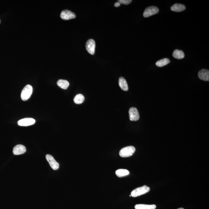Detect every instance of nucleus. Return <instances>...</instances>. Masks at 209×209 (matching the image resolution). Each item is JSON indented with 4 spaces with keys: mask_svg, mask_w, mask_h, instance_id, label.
Listing matches in <instances>:
<instances>
[{
    "mask_svg": "<svg viewBox=\"0 0 209 209\" xmlns=\"http://www.w3.org/2000/svg\"><path fill=\"white\" fill-rule=\"evenodd\" d=\"M136 149L133 146H128L122 149L119 151V155L123 158L130 157L135 152Z\"/></svg>",
    "mask_w": 209,
    "mask_h": 209,
    "instance_id": "nucleus-1",
    "label": "nucleus"
},
{
    "mask_svg": "<svg viewBox=\"0 0 209 209\" xmlns=\"http://www.w3.org/2000/svg\"><path fill=\"white\" fill-rule=\"evenodd\" d=\"M149 191L150 188L144 185L143 186L134 189L131 192V195L133 197H137L148 193Z\"/></svg>",
    "mask_w": 209,
    "mask_h": 209,
    "instance_id": "nucleus-2",
    "label": "nucleus"
},
{
    "mask_svg": "<svg viewBox=\"0 0 209 209\" xmlns=\"http://www.w3.org/2000/svg\"><path fill=\"white\" fill-rule=\"evenodd\" d=\"M33 87L29 85H26L23 89L21 93V98L23 101H26L30 97L33 93Z\"/></svg>",
    "mask_w": 209,
    "mask_h": 209,
    "instance_id": "nucleus-3",
    "label": "nucleus"
},
{
    "mask_svg": "<svg viewBox=\"0 0 209 209\" xmlns=\"http://www.w3.org/2000/svg\"><path fill=\"white\" fill-rule=\"evenodd\" d=\"M159 9L157 7L152 6L146 8L144 13V18H148L154 15L157 14L159 12Z\"/></svg>",
    "mask_w": 209,
    "mask_h": 209,
    "instance_id": "nucleus-4",
    "label": "nucleus"
},
{
    "mask_svg": "<svg viewBox=\"0 0 209 209\" xmlns=\"http://www.w3.org/2000/svg\"><path fill=\"white\" fill-rule=\"evenodd\" d=\"M95 47L96 45L94 40L90 39L87 41L86 44V48L89 53L91 55H94L95 52Z\"/></svg>",
    "mask_w": 209,
    "mask_h": 209,
    "instance_id": "nucleus-5",
    "label": "nucleus"
},
{
    "mask_svg": "<svg viewBox=\"0 0 209 209\" xmlns=\"http://www.w3.org/2000/svg\"><path fill=\"white\" fill-rule=\"evenodd\" d=\"M76 17V16L75 13L68 10H65L62 11L60 14L61 18L65 20H68L70 19H75Z\"/></svg>",
    "mask_w": 209,
    "mask_h": 209,
    "instance_id": "nucleus-6",
    "label": "nucleus"
},
{
    "mask_svg": "<svg viewBox=\"0 0 209 209\" xmlns=\"http://www.w3.org/2000/svg\"><path fill=\"white\" fill-rule=\"evenodd\" d=\"M129 118L131 121H137L139 118V114L136 108L131 107L129 110Z\"/></svg>",
    "mask_w": 209,
    "mask_h": 209,
    "instance_id": "nucleus-7",
    "label": "nucleus"
},
{
    "mask_svg": "<svg viewBox=\"0 0 209 209\" xmlns=\"http://www.w3.org/2000/svg\"><path fill=\"white\" fill-rule=\"evenodd\" d=\"M35 123V120L32 118H23L18 121V125L21 126H28L34 124Z\"/></svg>",
    "mask_w": 209,
    "mask_h": 209,
    "instance_id": "nucleus-8",
    "label": "nucleus"
},
{
    "mask_svg": "<svg viewBox=\"0 0 209 209\" xmlns=\"http://www.w3.org/2000/svg\"><path fill=\"white\" fill-rule=\"evenodd\" d=\"M46 158L48 162L50 164V167L53 170H57V169H59V165L58 163L55 160L52 155L49 154H47L46 156Z\"/></svg>",
    "mask_w": 209,
    "mask_h": 209,
    "instance_id": "nucleus-9",
    "label": "nucleus"
},
{
    "mask_svg": "<svg viewBox=\"0 0 209 209\" xmlns=\"http://www.w3.org/2000/svg\"><path fill=\"white\" fill-rule=\"evenodd\" d=\"M26 148L22 144H18L13 148V153L15 155H20L26 152Z\"/></svg>",
    "mask_w": 209,
    "mask_h": 209,
    "instance_id": "nucleus-10",
    "label": "nucleus"
},
{
    "mask_svg": "<svg viewBox=\"0 0 209 209\" xmlns=\"http://www.w3.org/2000/svg\"><path fill=\"white\" fill-rule=\"evenodd\" d=\"M198 76L199 78L205 81H209V71L206 69H203L199 72Z\"/></svg>",
    "mask_w": 209,
    "mask_h": 209,
    "instance_id": "nucleus-11",
    "label": "nucleus"
},
{
    "mask_svg": "<svg viewBox=\"0 0 209 209\" xmlns=\"http://www.w3.org/2000/svg\"><path fill=\"white\" fill-rule=\"evenodd\" d=\"M118 84L122 90L124 91H128L129 88H128L127 82L124 78L122 77H120L118 80Z\"/></svg>",
    "mask_w": 209,
    "mask_h": 209,
    "instance_id": "nucleus-12",
    "label": "nucleus"
},
{
    "mask_svg": "<svg viewBox=\"0 0 209 209\" xmlns=\"http://www.w3.org/2000/svg\"><path fill=\"white\" fill-rule=\"evenodd\" d=\"M185 6L183 4H175L171 7V10L175 12H180L185 10Z\"/></svg>",
    "mask_w": 209,
    "mask_h": 209,
    "instance_id": "nucleus-13",
    "label": "nucleus"
},
{
    "mask_svg": "<svg viewBox=\"0 0 209 209\" xmlns=\"http://www.w3.org/2000/svg\"><path fill=\"white\" fill-rule=\"evenodd\" d=\"M130 172L126 169H119L116 171V174L118 177H123L129 175Z\"/></svg>",
    "mask_w": 209,
    "mask_h": 209,
    "instance_id": "nucleus-14",
    "label": "nucleus"
},
{
    "mask_svg": "<svg viewBox=\"0 0 209 209\" xmlns=\"http://www.w3.org/2000/svg\"><path fill=\"white\" fill-rule=\"evenodd\" d=\"M156 206L155 205H147L144 204H138L135 206V209H155Z\"/></svg>",
    "mask_w": 209,
    "mask_h": 209,
    "instance_id": "nucleus-15",
    "label": "nucleus"
},
{
    "mask_svg": "<svg viewBox=\"0 0 209 209\" xmlns=\"http://www.w3.org/2000/svg\"><path fill=\"white\" fill-rule=\"evenodd\" d=\"M57 85L62 89H67L70 85V83L67 81L64 80H59L57 82Z\"/></svg>",
    "mask_w": 209,
    "mask_h": 209,
    "instance_id": "nucleus-16",
    "label": "nucleus"
},
{
    "mask_svg": "<svg viewBox=\"0 0 209 209\" xmlns=\"http://www.w3.org/2000/svg\"><path fill=\"white\" fill-rule=\"evenodd\" d=\"M173 56L175 59H181L184 58L185 55L182 51L176 49L173 53Z\"/></svg>",
    "mask_w": 209,
    "mask_h": 209,
    "instance_id": "nucleus-17",
    "label": "nucleus"
},
{
    "mask_svg": "<svg viewBox=\"0 0 209 209\" xmlns=\"http://www.w3.org/2000/svg\"><path fill=\"white\" fill-rule=\"evenodd\" d=\"M85 100V97L81 94L77 95L74 98V101L77 104H80L83 103Z\"/></svg>",
    "mask_w": 209,
    "mask_h": 209,
    "instance_id": "nucleus-18",
    "label": "nucleus"
},
{
    "mask_svg": "<svg viewBox=\"0 0 209 209\" xmlns=\"http://www.w3.org/2000/svg\"><path fill=\"white\" fill-rule=\"evenodd\" d=\"M170 62L169 59L164 58L158 61L156 63V65L159 67H162L168 65Z\"/></svg>",
    "mask_w": 209,
    "mask_h": 209,
    "instance_id": "nucleus-19",
    "label": "nucleus"
},
{
    "mask_svg": "<svg viewBox=\"0 0 209 209\" xmlns=\"http://www.w3.org/2000/svg\"><path fill=\"white\" fill-rule=\"evenodd\" d=\"M131 0H119L118 1V2H119L120 4H124V5H128L132 2Z\"/></svg>",
    "mask_w": 209,
    "mask_h": 209,
    "instance_id": "nucleus-20",
    "label": "nucleus"
},
{
    "mask_svg": "<svg viewBox=\"0 0 209 209\" xmlns=\"http://www.w3.org/2000/svg\"><path fill=\"white\" fill-rule=\"evenodd\" d=\"M121 4H120L119 2H117L115 3L114 6L116 7H119L120 6H121Z\"/></svg>",
    "mask_w": 209,
    "mask_h": 209,
    "instance_id": "nucleus-21",
    "label": "nucleus"
},
{
    "mask_svg": "<svg viewBox=\"0 0 209 209\" xmlns=\"http://www.w3.org/2000/svg\"><path fill=\"white\" fill-rule=\"evenodd\" d=\"M184 209L183 208H178V209Z\"/></svg>",
    "mask_w": 209,
    "mask_h": 209,
    "instance_id": "nucleus-22",
    "label": "nucleus"
},
{
    "mask_svg": "<svg viewBox=\"0 0 209 209\" xmlns=\"http://www.w3.org/2000/svg\"><path fill=\"white\" fill-rule=\"evenodd\" d=\"M129 196H130V197H131V196L130 195Z\"/></svg>",
    "mask_w": 209,
    "mask_h": 209,
    "instance_id": "nucleus-23",
    "label": "nucleus"
}]
</instances>
